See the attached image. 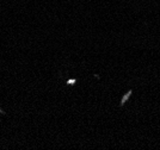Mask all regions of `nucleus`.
I'll return each mask as SVG.
<instances>
[{
    "label": "nucleus",
    "instance_id": "f257e3e1",
    "mask_svg": "<svg viewBox=\"0 0 160 150\" xmlns=\"http://www.w3.org/2000/svg\"><path fill=\"white\" fill-rule=\"evenodd\" d=\"M129 95H130V92L128 93V94H125V95H124V98H123V100H122V104H123V103H124V101L128 99V97H129Z\"/></svg>",
    "mask_w": 160,
    "mask_h": 150
}]
</instances>
